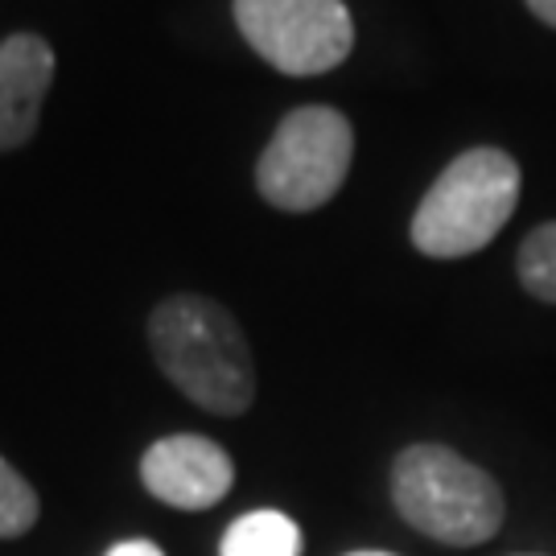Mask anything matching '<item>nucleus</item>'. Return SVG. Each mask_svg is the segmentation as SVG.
<instances>
[{"instance_id": "f257e3e1", "label": "nucleus", "mask_w": 556, "mask_h": 556, "mask_svg": "<svg viewBox=\"0 0 556 556\" xmlns=\"http://www.w3.org/2000/svg\"><path fill=\"white\" fill-rule=\"evenodd\" d=\"M149 346L165 376L206 413L239 417L256 400V363L239 321L199 293L165 298L149 318Z\"/></svg>"}, {"instance_id": "f03ea898", "label": "nucleus", "mask_w": 556, "mask_h": 556, "mask_svg": "<svg viewBox=\"0 0 556 556\" xmlns=\"http://www.w3.org/2000/svg\"><path fill=\"white\" fill-rule=\"evenodd\" d=\"M519 165L503 149H466L445 165L413 215V248L433 260L482 252L519 202Z\"/></svg>"}, {"instance_id": "7ed1b4c3", "label": "nucleus", "mask_w": 556, "mask_h": 556, "mask_svg": "<svg viewBox=\"0 0 556 556\" xmlns=\"http://www.w3.org/2000/svg\"><path fill=\"white\" fill-rule=\"evenodd\" d=\"M392 498L417 532L454 548L491 540L507 511L495 478L445 445H408L392 466Z\"/></svg>"}, {"instance_id": "20e7f679", "label": "nucleus", "mask_w": 556, "mask_h": 556, "mask_svg": "<svg viewBox=\"0 0 556 556\" xmlns=\"http://www.w3.org/2000/svg\"><path fill=\"white\" fill-rule=\"evenodd\" d=\"M355 157L351 119L334 108H298L277 124L268 149L256 161V186L277 211H318L334 199Z\"/></svg>"}, {"instance_id": "39448f33", "label": "nucleus", "mask_w": 556, "mask_h": 556, "mask_svg": "<svg viewBox=\"0 0 556 556\" xmlns=\"http://www.w3.org/2000/svg\"><path fill=\"white\" fill-rule=\"evenodd\" d=\"M243 41L280 75L309 79L346 62L355 21L342 0H236Z\"/></svg>"}, {"instance_id": "423d86ee", "label": "nucleus", "mask_w": 556, "mask_h": 556, "mask_svg": "<svg viewBox=\"0 0 556 556\" xmlns=\"http://www.w3.org/2000/svg\"><path fill=\"white\" fill-rule=\"evenodd\" d=\"M140 482L149 495L181 507V511H206L227 498L236 482V462L219 441L199 433H174L153 441L140 457Z\"/></svg>"}, {"instance_id": "0eeeda50", "label": "nucleus", "mask_w": 556, "mask_h": 556, "mask_svg": "<svg viewBox=\"0 0 556 556\" xmlns=\"http://www.w3.org/2000/svg\"><path fill=\"white\" fill-rule=\"evenodd\" d=\"M54 83V50L38 34L0 41V153L21 149L38 132L46 91Z\"/></svg>"}, {"instance_id": "6e6552de", "label": "nucleus", "mask_w": 556, "mask_h": 556, "mask_svg": "<svg viewBox=\"0 0 556 556\" xmlns=\"http://www.w3.org/2000/svg\"><path fill=\"white\" fill-rule=\"evenodd\" d=\"M219 556H301V528L285 511H248L227 528Z\"/></svg>"}, {"instance_id": "1a4fd4ad", "label": "nucleus", "mask_w": 556, "mask_h": 556, "mask_svg": "<svg viewBox=\"0 0 556 556\" xmlns=\"http://www.w3.org/2000/svg\"><path fill=\"white\" fill-rule=\"evenodd\" d=\"M519 285L532 298L556 305V223H544L519 243Z\"/></svg>"}, {"instance_id": "9d476101", "label": "nucleus", "mask_w": 556, "mask_h": 556, "mask_svg": "<svg viewBox=\"0 0 556 556\" xmlns=\"http://www.w3.org/2000/svg\"><path fill=\"white\" fill-rule=\"evenodd\" d=\"M38 523V495L25 478L0 457V540H17Z\"/></svg>"}, {"instance_id": "9b49d317", "label": "nucleus", "mask_w": 556, "mask_h": 556, "mask_svg": "<svg viewBox=\"0 0 556 556\" xmlns=\"http://www.w3.org/2000/svg\"><path fill=\"white\" fill-rule=\"evenodd\" d=\"M108 556H165V553H161L153 540H124L116 548H108Z\"/></svg>"}, {"instance_id": "f8f14e48", "label": "nucleus", "mask_w": 556, "mask_h": 556, "mask_svg": "<svg viewBox=\"0 0 556 556\" xmlns=\"http://www.w3.org/2000/svg\"><path fill=\"white\" fill-rule=\"evenodd\" d=\"M523 4H528V9H532L544 25H553V29H556V0H523Z\"/></svg>"}, {"instance_id": "ddd939ff", "label": "nucleus", "mask_w": 556, "mask_h": 556, "mask_svg": "<svg viewBox=\"0 0 556 556\" xmlns=\"http://www.w3.org/2000/svg\"><path fill=\"white\" fill-rule=\"evenodd\" d=\"M346 556H392V553H346Z\"/></svg>"}]
</instances>
